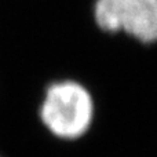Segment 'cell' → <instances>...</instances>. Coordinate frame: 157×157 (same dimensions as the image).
<instances>
[{
  "instance_id": "obj_1",
  "label": "cell",
  "mask_w": 157,
  "mask_h": 157,
  "mask_svg": "<svg viewBox=\"0 0 157 157\" xmlns=\"http://www.w3.org/2000/svg\"><path fill=\"white\" fill-rule=\"evenodd\" d=\"M39 119L52 136L76 141L88 131L94 119L91 92L75 78L52 81L44 90Z\"/></svg>"
},
{
  "instance_id": "obj_2",
  "label": "cell",
  "mask_w": 157,
  "mask_h": 157,
  "mask_svg": "<svg viewBox=\"0 0 157 157\" xmlns=\"http://www.w3.org/2000/svg\"><path fill=\"white\" fill-rule=\"evenodd\" d=\"M91 15L102 33L121 35L144 46L157 43V0H94Z\"/></svg>"
}]
</instances>
